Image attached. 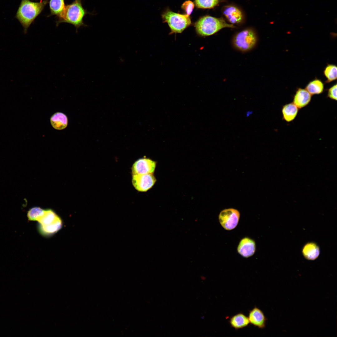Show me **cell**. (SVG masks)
Listing matches in <instances>:
<instances>
[{"label":"cell","instance_id":"cell-1","mask_svg":"<svg viewBox=\"0 0 337 337\" xmlns=\"http://www.w3.org/2000/svg\"><path fill=\"white\" fill-rule=\"evenodd\" d=\"M48 0H41L38 2L30 0H22L16 13L15 17L19 21L26 34L31 24L41 13Z\"/></svg>","mask_w":337,"mask_h":337},{"label":"cell","instance_id":"cell-2","mask_svg":"<svg viewBox=\"0 0 337 337\" xmlns=\"http://www.w3.org/2000/svg\"><path fill=\"white\" fill-rule=\"evenodd\" d=\"M88 14H92L83 8L81 0H74L71 3L66 5L62 16L56 21V26L61 23H69L75 26L77 32L80 27L87 26L83 22V18Z\"/></svg>","mask_w":337,"mask_h":337},{"label":"cell","instance_id":"cell-3","mask_svg":"<svg viewBox=\"0 0 337 337\" xmlns=\"http://www.w3.org/2000/svg\"><path fill=\"white\" fill-rule=\"evenodd\" d=\"M194 26L197 35L203 37L213 35L224 28H235L232 24L227 23L223 18L209 15L200 17L195 23Z\"/></svg>","mask_w":337,"mask_h":337},{"label":"cell","instance_id":"cell-4","mask_svg":"<svg viewBox=\"0 0 337 337\" xmlns=\"http://www.w3.org/2000/svg\"><path fill=\"white\" fill-rule=\"evenodd\" d=\"M163 22H167L170 28L169 34L182 33L189 26L191 21L189 16L166 10L162 15Z\"/></svg>","mask_w":337,"mask_h":337},{"label":"cell","instance_id":"cell-5","mask_svg":"<svg viewBox=\"0 0 337 337\" xmlns=\"http://www.w3.org/2000/svg\"><path fill=\"white\" fill-rule=\"evenodd\" d=\"M257 37L254 31L251 29L243 30L236 34L233 40V43L237 49L243 51H249L255 46Z\"/></svg>","mask_w":337,"mask_h":337},{"label":"cell","instance_id":"cell-6","mask_svg":"<svg viewBox=\"0 0 337 337\" xmlns=\"http://www.w3.org/2000/svg\"><path fill=\"white\" fill-rule=\"evenodd\" d=\"M240 217L238 211L230 208L222 210L219 215L218 219L220 224L225 229L231 230L237 226Z\"/></svg>","mask_w":337,"mask_h":337},{"label":"cell","instance_id":"cell-7","mask_svg":"<svg viewBox=\"0 0 337 337\" xmlns=\"http://www.w3.org/2000/svg\"><path fill=\"white\" fill-rule=\"evenodd\" d=\"M156 181L153 173L132 175V185L139 192H147L153 186Z\"/></svg>","mask_w":337,"mask_h":337},{"label":"cell","instance_id":"cell-8","mask_svg":"<svg viewBox=\"0 0 337 337\" xmlns=\"http://www.w3.org/2000/svg\"><path fill=\"white\" fill-rule=\"evenodd\" d=\"M156 165L155 161L146 158L139 159L133 164L132 174L153 173Z\"/></svg>","mask_w":337,"mask_h":337},{"label":"cell","instance_id":"cell-9","mask_svg":"<svg viewBox=\"0 0 337 337\" xmlns=\"http://www.w3.org/2000/svg\"><path fill=\"white\" fill-rule=\"evenodd\" d=\"M62 225V221L58 215L55 219L50 223L44 225L38 224L37 229L41 235L45 237H48L57 232L61 228Z\"/></svg>","mask_w":337,"mask_h":337},{"label":"cell","instance_id":"cell-10","mask_svg":"<svg viewBox=\"0 0 337 337\" xmlns=\"http://www.w3.org/2000/svg\"><path fill=\"white\" fill-rule=\"evenodd\" d=\"M256 250L255 241L247 237H244L240 241L237 248L238 252L245 258H248L253 256Z\"/></svg>","mask_w":337,"mask_h":337},{"label":"cell","instance_id":"cell-11","mask_svg":"<svg viewBox=\"0 0 337 337\" xmlns=\"http://www.w3.org/2000/svg\"><path fill=\"white\" fill-rule=\"evenodd\" d=\"M248 318L250 323L258 328L263 329L266 327L267 319L263 312L255 306L249 310Z\"/></svg>","mask_w":337,"mask_h":337},{"label":"cell","instance_id":"cell-12","mask_svg":"<svg viewBox=\"0 0 337 337\" xmlns=\"http://www.w3.org/2000/svg\"><path fill=\"white\" fill-rule=\"evenodd\" d=\"M223 14L228 21L232 24H238L242 22L243 15L241 11L233 5L225 6L223 9Z\"/></svg>","mask_w":337,"mask_h":337},{"label":"cell","instance_id":"cell-13","mask_svg":"<svg viewBox=\"0 0 337 337\" xmlns=\"http://www.w3.org/2000/svg\"><path fill=\"white\" fill-rule=\"evenodd\" d=\"M312 95L305 89L298 88L293 99V103L299 109L303 108L310 102Z\"/></svg>","mask_w":337,"mask_h":337},{"label":"cell","instance_id":"cell-14","mask_svg":"<svg viewBox=\"0 0 337 337\" xmlns=\"http://www.w3.org/2000/svg\"><path fill=\"white\" fill-rule=\"evenodd\" d=\"M228 322L231 326L236 330L246 327L250 324L248 317L242 312L231 316L229 318Z\"/></svg>","mask_w":337,"mask_h":337},{"label":"cell","instance_id":"cell-15","mask_svg":"<svg viewBox=\"0 0 337 337\" xmlns=\"http://www.w3.org/2000/svg\"><path fill=\"white\" fill-rule=\"evenodd\" d=\"M50 122L52 127L57 130H62L68 125V120L66 115L61 112L54 114L50 118Z\"/></svg>","mask_w":337,"mask_h":337},{"label":"cell","instance_id":"cell-16","mask_svg":"<svg viewBox=\"0 0 337 337\" xmlns=\"http://www.w3.org/2000/svg\"><path fill=\"white\" fill-rule=\"evenodd\" d=\"M48 3L50 14L48 17L56 15L57 19L60 18L65 8V0H50Z\"/></svg>","mask_w":337,"mask_h":337},{"label":"cell","instance_id":"cell-17","mask_svg":"<svg viewBox=\"0 0 337 337\" xmlns=\"http://www.w3.org/2000/svg\"><path fill=\"white\" fill-rule=\"evenodd\" d=\"M298 110L299 108L293 103L284 105L282 109L283 119L287 122L293 121L296 117Z\"/></svg>","mask_w":337,"mask_h":337},{"label":"cell","instance_id":"cell-18","mask_svg":"<svg viewBox=\"0 0 337 337\" xmlns=\"http://www.w3.org/2000/svg\"><path fill=\"white\" fill-rule=\"evenodd\" d=\"M302 252L305 258L311 260L316 259L320 253L319 247L313 242L308 243L305 244L303 248Z\"/></svg>","mask_w":337,"mask_h":337},{"label":"cell","instance_id":"cell-19","mask_svg":"<svg viewBox=\"0 0 337 337\" xmlns=\"http://www.w3.org/2000/svg\"><path fill=\"white\" fill-rule=\"evenodd\" d=\"M305 89L311 95L319 94L324 90V84L320 80L315 79L310 82Z\"/></svg>","mask_w":337,"mask_h":337},{"label":"cell","instance_id":"cell-20","mask_svg":"<svg viewBox=\"0 0 337 337\" xmlns=\"http://www.w3.org/2000/svg\"><path fill=\"white\" fill-rule=\"evenodd\" d=\"M57 216L54 211L51 209H44L43 214L38 218L37 221L40 225L47 224L53 221Z\"/></svg>","mask_w":337,"mask_h":337},{"label":"cell","instance_id":"cell-21","mask_svg":"<svg viewBox=\"0 0 337 337\" xmlns=\"http://www.w3.org/2000/svg\"><path fill=\"white\" fill-rule=\"evenodd\" d=\"M337 66L333 64H328L324 71V74L327 79L326 83H330L337 79Z\"/></svg>","mask_w":337,"mask_h":337},{"label":"cell","instance_id":"cell-22","mask_svg":"<svg viewBox=\"0 0 337 337\" xmlns=\"http://www.w3.org/2000/svg\"><path fill=\"white\" fill-rule=\"evenodd\" d=\"M194 4L196 7L201 9L212 8L219 2V0H195Z\"/></svg>","mask_w":337,"mask_h":337},{"label":"cell","instance_id":"cell-23","mask_svg":"<svg viewBox=\"0 0 337 337\" xmlns=\"http://www.w3.org/2000/svg\"><path fill=\"white\" fill-rule=\"evenodd\" d=\"M44 209L40 207H34L27 211V216L30 221H37L38 218L43 214Z\"/></svg>","mask_w":337,"mask_h":337},{"label":"cell","instance_id":"cell-24","mask_svg":"<svg viewBox=\"0 0 337 337\" xmlns=\"http://www.w3.org/2000/svg\"><path fill=\"white\" fill-rule=\"evenodd\" d=\"M194 5V3L192 1L188 0L184 2L182 5L181 7L185 12L186 14L189 16L193 11Z\"/></svg>","mask_w":337,"mask_h":337},{"label":"cell","instance_id":"cell-25","mask_svg":"<svg viewBox=\"0 0 337 337\" xmlns=\"http://www.w3.org/2000/svg\"><path fill=\"white\" fill-rule=\"evenodd\" d=\"M327 97L330 99L337 100V84L334 85L328 91Z\"/></svg>","mask_w":337,"mask_h":337},{"label":"cell","instance_id":"cell-26","mask_svg":"<svg viewBox=\"0 0 337 337\" xmlns=\"http://www.w3.org/2000/svg\"><path fill=\"white\" fill-rule=\"evenodd\" d=\"M252 111H247L246 113V115L247 117L249 116L250 115H252Z\"/></svg>","mask_w":337,"mask_h":337}]
</instances>
